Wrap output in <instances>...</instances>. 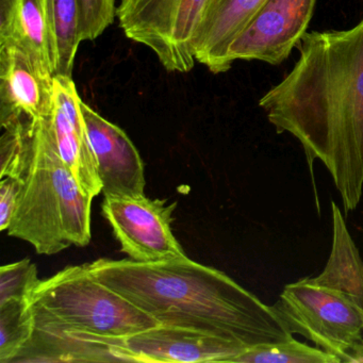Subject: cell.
I'll return each mask as SVG.
<instances>
[{"instance_id":"cell-9","label":"cell","mask_w":363,"mask_h":363,"mask_svg":"<svg viewBox=\"0 0 363 363\" xmlns=\"http://www.w3.org/2000/svg\"><path fill=\"white\" fill-rule=\"evenodd\" d=\"M316 0H267L229 48L231 62L281 65L298 45L313 16Z\"/></svg>"},{"instance_id":"cell-17","label":"cell","mask_w":363,"mask_h":363,"mask_svg":"<svg viewBox=\"0 0 363 363\" xmlns=\"http://www.w3.org/2000/svg\"><path fill=\"white\" fill-rule=\"evenodd\" d=\"M35 320L29 301L0 303V363H12L33 337Z\"/></svg>"},{"instance_id":"cell-8","label":"cell","mask_w":363,"mask_h":363,"mask_svg":"<svg viewBox=\"0 0 363 363\" xmlns=\"http://www.w3.org/2000/svg\"><path fill=\"white\" fill-rule=\"evenodd\" d=\"M118 362H233L240 344L182 327L159 325L125 339L106 340Z\"/></svg>"},{"instance_id":"cell-12","label":"cell","mask_w":363,"mask_h":363,"mask_svg":"<svg viewBox=\"0 0 363 363\" xmlns=\"http://www.w3.org/2000/svg\"><path fill=\"white\" fill-rule=\"evenodd\" d=\"M82 99L72 77L54 76L50 127L59 152L82 192L94 199L103 190L96 158L89 141Z\"/></svg>"},{"instance_id":"cell-5","label":"cell","mask_w":363,"mask_h":363,"mask_svg":"<svg viewBox=\"0 0 363 363\" xmlns=\"http://www.w3.org/2000/svg\"><path fill=\"white\" fill-rule=\"evenodd\" d=\"M273 307L292 335L340 363H363V310L346 295L303 278L286 284Z\"/></svg>"},{"instance_id":"cell-19","label":"cell","mask_w":363,"mask_h":363,"mask_svg":"<svg viewBox=\"0 0 363 363\" xmlns=\"http://www.w3.org/2000/svg\"><path fill=\"white\" fill-rule=\"evenodd\" d=\"M37 265L30 259L0 267V303L9 299L29 301L40 282Z\"/></svg>"},{"instance_id":"cell-22","label":"cell","mask_w":363,"mask_h":363,"mask_svg":"<svg viewBox=\"0 0 363 363\" xmlns=\"http://www.w3.org/2000/svg\"><path fill=\"white\" fill-rule=\"evenodd\" d=\"M16 0H0V42L11 35Z\"/></svg>"},{"instance_id":"cell-7","label":"cell","mask_w":363,"mask_h":363,"mask_svg":"<svg viewBox=\"0 0 363 363\" xmlns=\"http://www.w3.org/2000/svg\"><path fill=\"white\" fill-rule=\"evenodd\" d=\"M176 207L143 194L105 196L101 209L123 252L138 262H156L186 256L172 230Z\"/></svg>"},{"instance_id":"cell-13","label":"cell","mask_w":363,"mask_h":363,"mask_svg":"<svg viewBox=\"0 0 363 363\" xmlns=\"http://www.w3.org/2000/svg\"><path fill=\"white\" fill-rule=\"evenodd\" d=\"M267 0H211L195 45V58L211 73L233 67L229 48Z\"/></svg>"},{"instance_id":"cell-4","label":"cell","mask_w":363,"mask_h":363,"mask_svg":"<svg viewBox=\"0 0 363 363\" xmlns=\"http://www.w3.org/2000/svg\"><path fill=\"white\" fill-rule=\"evenodd\" d=\"M1 178H16L20 192L8 235L56 255L91 241L92 197L82 192L57 146L50 116L23 120L1 154Z\"/></svg>"},{"instance_id":"cell-21","label":"cell","mask_w":363,"mask_h":363,"mask_svg":"<svg viewBox=\"0 0 363 363\" xmlns=\"http://www.w3.org/2000/svg\"><path fill=\"white\" fill-rule=\"evenodd\" d=\"M20 192V182L16 178L5 177L0 182V230L9 228L16 211Z\"/></svg>"},{"instance_id":"cell-16","label":"cell","mask_w":363,"mask_h":363,"mask_svg":"<svg viewBox=\"0 0 363 363\" xmlns=\"http://www.w3.org/2000/svg\"><path fill=\"white\" fill-rule=\"evenodd\" d=\"M55 76L72 77L82 39L80 0H50Z\"/></svg>"},{"instance_id":"cell-10","label":"cell","mask_w":363,"mask_h":363,"mask_svg":"<svg viewBox=\"0 0 363 363\" xmlns=\"http://www.w3.org/2000/svg\"><path fill=\"white\" fill-rule=\"evenodd\" d=\"M54 99V75L30 50L16 41L0 42V124L48 118Z\"/></svg>"},{"instance_id":"cell-15","label":"cell","mask_w":363,"mask_h":363,"mask_svg":"<svg viewBox=\"0 0 363 363\" xmlns=\"http://www.w3.org/2000/svg\"><path fill=\"white\" fill-rule=\"evenodd\" d=\"M6 41L18 42L30 50L55 76L50 0H16L11 35Z\"/></svg>"},{"instance_id":"cell-3","label":"cell","mask_w":363,"mask_h":363,"mask_svg":"<svg viewBox=\"0 0 363 363\" xmlns=\"http://www.w3.org/2000/svg\"><path fill=\"white\" fill-rule=\"evenodd\" d=\"M29 305L33 337L20 362H99L106 340L159 326L150 314L99 281L86 264L69 265L40 280ZM109 350V348H108Z\"/></svg>"},{"instance_id":"cell-20","label":"cell","mask_w":363,"mask_h":363,"mask_svg":"<svg viewBox=\"0 0 363 363\" xmlns=\"http://www.w3.org/2000/svg\"><path fill=\"white\" fill-rule=\"evenodd\" d=\"M84 41L101 37L116 18V0H80Z\"/></svg>"},{"instance_id":"cell-11","label":"cell","mask_w":363,"mask_h":363,"mask_svg":"<svg viewBox=\"0 0 363 363\" xmlns=\"http://www.w3.org/2000/svg\"><path fill=\"white\" fill-rule=\"evenodd\" d=\"M82 111L96 158L104 196L145 194L144 163L128 135L84 101Z\"/></svg>"},{"instance_id":"cell-14","label":"cell","mask_w":363,"mask_h":363,"mask_svg":"<svg viewBox=\"0 0 363 363\" xmlns=\"http://www.w3.org/2000/svg\"><path fill=\"white\" fill-rule=\"evenodd\" d=\"M333 212V243L324 269L314 284L341 292L363 310V260L348 231L341 210L335 201Z\"/></svg>"},{"instance_id":"cell-6","label":"cell","mask_w":363,"mask_h":363,"mask_svg":"<svg viewBox=\"0 0 363 363\" xmlns=\"http://www.w3.org/2000/svg\"><path fill=\"white\" fill-rule=\"evenodd\" d=\"M211 0H120L116 18L125 35L150 48L171 73H189Z\"/></svg>"},{"instance_id":"cell-2","label":"cell","mask_w":363,"mask_h":363,"mask_svg":"<svg viewBox=\"0 0 363 363\" xmlns=\"http://www.w3.org/2000/svg\"><path fill=\"white\" fill-rule=\"evenodd\" d=\"M86 264L99 281L160 325L209 333L245 348L293 337L273 306L224 272L188 256L156 262L101 258Z\"/></svg>"},{"instance_id":"cell-18","label":"cell","mask_w":363,"mask_h":363,"mask_svg":"<svg viewBox=\"0 0 363 363\" xmlns=\"http://www.w3.org/2000/svg\"><path fill=\"white\" fill-rule=\"evenodd\" d=\"M238 363H340L337 357L291 337L282 341L248 347L238 354Z\"/></svg>"},{"instance_id":"cell-1","label":"cell","mask_w":363,"mask_h":363,"mask_svg":"<svg viewBox=\"0 0 363 363\" xmlns=\"http://www.w3.org/2000/svg\"><path fill=\"white\" fill-rule=\"evenodd\" d=\"M292 71L259 101L278 133L303 146L308 167L328 169L346 212L363 192V18L346 30L312 31Z\"/></svg>"}]
</instances>
